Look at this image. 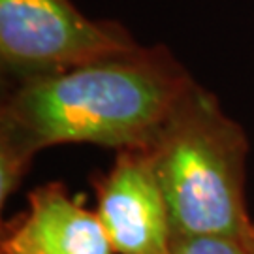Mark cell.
Segmentation results:
<instances>
[{"label": "cell", "instance_id": "1", "mask_svg": "<svg viewBox=\"0 0 254 254\" xmlns=\"http://www.w3.org/2000/svg\"><path fill=\"white\" fill-rule=\"evenodd\" d=\"M192 83L166 47L137 46L19 81L2 102L0 132L36 153L63 143L147 149Z\"/></svg>", "mask_w": 254, "mask_h": 254}, {"label": "cell", "instance_id": "2", "mask_svg": "<svg viewBox=\"0 0 254 254\" xmlns=\"http://www.w3.org/2000/svg\"><path fill=\"white\" fill-rule=\"evenodd\" d=\"M147 151L162 187L173 236H249L245 173L249 139L218 98L194 81Z\"/></svg>", "mask_w": 254, "mask_h": 254}, {"label": "cell", "instance_id": "3", "mask_svg": "<svg viewBox=\"0 0 254 254\" xmlns=\"http://www.w3.org/2000/svg\"><path fill=\"white\" fill-rule=\"evenodd\" d=\"M137 46L121 23L89 19L72 0H0V61L19 81Z\"/></svg>", "mask_w": 254, "mask_h": 254}, {"label": "cell", "instance_id": "4", "mask_svg": "<svg viewBox=\"0 0 254 254\" xmlns=\"http://www.w3.org/2000/svg\"><path fill=\"white\" fill-rule=\"evenodd\" d=\"M96 215L115 254H168L173 239L168 203L147 149L119 151L94 181Z\"/></svg>", "mask_w": 254, "mask_h": 254}, {"label": "cell", "instance_id": "5", "mask_svg": "<svg viewBox=\"0 0 254 254\" xmlns=\"http://www.w3.org/2000/svg\"><path fill=\"white\" fill-rule=\"evenodd\" d=\"M0 254H115L96 211L85 209L61 183L28 194V209L4 228Z\"/></svg>", "mask_w": 254, "mask_h": 254}, {"label": "cell", "instance_id": "6", "mask_svg": "<svg viewBox=\"0 0 254 254\" xmlns=\"http://www.w3.org/2000/svg\"><path fill=\"white\" fill-rule=\"evenodd\" d=\"M168 254H254V228L249 236H173Z\"/></svg>", "mask_w": 254, "mask_h": 254}, {"label": "cell", "instance_id": "7", "mask_svg": "<svg viewBox=\"0 0 254 254\" xmlns=\"http://www.w3.org/2000/svg\"><path fill=\"white\" fill-rule=\"evenodd\" d=\"M34 154L36 151H32L30 147L0 132V203L2 205L19 189Z\"/></svg>", "mask_w": 254, "mask_h": 254}]
</instances>
